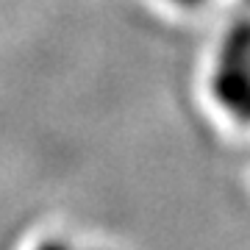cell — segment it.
Listing matches in <instances>:
<instances>
[{"instance_id":"obj_1","label":"cell","mask_w":250,"mask_h":250,"mask_svg":"<svg viewBox=\"0 0 250 250\" xmlns=\"http://www.w3.org/2000/svg\"><path fill=\"white\" fill-rule=\"evenodd\" d=\"M211 86L220 106L239 120H250V25H236L228 34Z\"/></svg>"},{"instance_id":"obj_2","label":"cell","mask_w":250,"mask_h":250,"mask_svg":"<svg viewBox=\"0 0 250 250\" xmlns=\"http://www.w3.org/2000/svg\"><path fill=\"white\" fill-rule=\"evenodd\" d=\"M36 250H72V248L67 245V242H62V239H45Z\"/></svg>"},{"instance_id":"obj_3","label":"cell","mask_w":250,"mask_h":250,"mask_svg":"<svg viewBox=\"0 0 250 250\" xmlns=\"http://www.w3.org/2000/svg\"><path fill=\"white\" fill-rule=\"evenodd\" d=\"M175 3H178V6H200L203 0H175Z\"/></svg>"}]
</instances>
